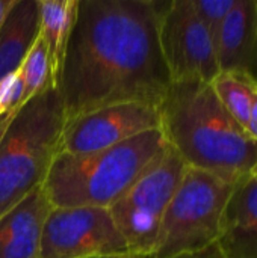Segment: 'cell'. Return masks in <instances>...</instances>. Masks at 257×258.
Wrapping results in <instances>:
<instances>
[{"label": "cell", "instance_id": "cell-1", "mask_svg": "<svg viewBox=\"0 0 257 258\" xmlns=\"http://www.w3.org/2000/svg\"><path fill=\"white\" fill-rule=\"evenodd\" d=\"M161 8L155 0H77L58 85L65 121L120 103L159 107L171 85Z\"/></svg>", "mask_w": 257, "mask_h": 258}, {"label": "cell", "instance_id": "cell-2", "mask_svg": "<svg viewBox=\"0 0 257 258\" xmlns=\"http://www.w3.org/2000/svg\"><path fill=\"white\" fill-rule=\"evenodd\" d=\"M158 109L165 141L186 166L229 184L250 175L257 142L223 107L211 83L171 82Z\"/></svg>", "mask_w": 257, "mask_h": 258}, {"label": "cell", "instance_id": "cell-3", "mask_svg": "<svg viewBox=\"0 0 257 258\" xmlns=\"http://www.w3.org/2000/svg\"><path fill=\"white\" fill-rule=\"evenodd\" d=\"M168 148L161 128L88 153H59L42 186L56 209L112 207Z\"/></svg>", "mask_w": 257, "mask_h": 258}, {"label": "cell", "instance_id": "cell-4", "mask_svg": "<svg viewBox=\"0 0 257 258\" xmlns=\"http://www.w3.org/2000/svg\"><path fill=\"white\" fill-rule=\"evenodd\" d=\"M65 112L58 88L23 104L0 139V218L41 189L61 153Z\"/></svg>", "mask_w": 257, "mask_h": 258}, {"label": "cell", "instance_id": "cell-5", "mask_svg": "<svg viewBox=\"0 0 257 258\" xmlns=\"http://www.w3.org/2000/svg\"><path fill=\"white\" fill-rule=\"evenodd\" d=\"M233 186L206 171L186 166L148 258H174L215 245Z\"/></svg>", "mask_w": 257, "mask_h": 258}, {"label": "cell", "instance_id": "cell-6", "mask_svg": "<svg viewBox=\"0 0 257 258\" xmlns=\"http://www.w3.org/2000/svg\"><path fill=\"white\" fill-rule=\"evenodd\" d=\"M185 171L186 163L168 145L161 159L109 207L130 254L144 258L151 255L164 213Z\"/></svg>", "mask_w": 257, "mask_h": 258}, {"label": "cell", "instance_id": "cell-7", "mask_svg": "<svg viewBox=\"0 0 257 258\" xmlns=\"http://www.w3.org/2000/svg\"><path fill=\"white\" fill-rule=\"evenodd\" d=\"M129 246L109 209L67 207L50 212L41 236V258L126 255Z\"/></svg>", "mask_w": 257, "mask_h": 258}, {"label": "cell", "instance_id": "cell-8", "mask_svg": "<svg viewBox=\"0 0 257 258\" xmlns=\"http://www.w3.org/2000/svg\"><path fill=\"white\" fill-rule=\"evenodd\" d=\"M159 42L171 82L212 83L220 73L214 41L192 0L162 2Z\"/></svg>", "mask_w": 257, "mask_h": 258}, {"label": "cell", "instance_id": "cell-9", "mask_svg": "<svg viewBox=\"0 0 257 258\" xmlns=\"http://www.w3.org/2000/svg\"><path fill=\"white\" fill-rule=\"evenodd\" d=\"M155 128H161L158 107L135 101L112 104L65 121L61 151L88 154Z\"/></svg>", "mask_w": 257, "mask_h": 258}, {"label": "cell", "instance_id": "cell-10", "mask_svg": "<svg viewBox=\"0 0 257 258\" xmlns=\"http://www.w3.org/2000/svg\"><path fill=\"white\" fill-rule=\"evenodd\" d=\"M53 210L44 189H36L0 218V258H41V236Z\"/></svg>", "mask_w": 257, "mask_h": 258}, {"label": "cell", "instance_id": "cell-11", "mask_svg": "<svg viewBox=\"0 0 257 258\" xmlns=\"http://www.w3.org/2000/svg\"><path fill=\"white\" fill-rule=\"evenodd\" d=\"M220 71L245 73L257 79L256 0H236L215 39Z\"/></svg>", "mask_w": 257, "mask_h": 258}, {"label": "cell", "instance_id": "cell-12", "mask_svg": "<svg viewBox=\"0 0 257 258\" xmlns=\"http://www.w3.org/2000/svg\"><path fill=\"white\" fill-rule=\"evenodd\" d=\"M217 245L226 258H257V183L250 175L233 186Z\"/></svg>", "mask_w": 257, "mask_h": 258}, {"label": "cell", "instance_id": "cell-13", "mask_svg": "<svg viewBox=\"0 0 257 258\" xmlns=\"http://www.w3.org/2000/svg\"><path fill=\"white\" fill-rule=\"evenodd\" d=\"M39 0H15L0 26V82L20 70L39 36Z\"/></svg>", "mask_w": 257, "mask_h": 258}, {"label": "cell", "instance_id": "cell-14", "mask_svg": "<svg viewBox=\"0 0 257 258\" xmlns=\"http://www.w3.org/2000/svg\"><path fill=\"white\" fill-rule=\"evenodd\" d=\"M77 0H39V38L42 39L55 88L59 85L64 56L74 24Z\"/></svg>", "mask_w": 257, "mask_h": 258}, {"label": "cell", "instance_id": "cell-15", "mask_svg": "<svg viewBox=\"0 0 257 258\" xmlns=\"http://www.w3.org/2000/svg\"><path fill=\"white\" fill-rule=\"evenodd\" d=\"M211 86L223 107L247 130L250 113L257 100V79L245 73L220 71Z\"/></svg>", "mask_w": 257, "mask_h": 258}, {"label": "cell", "instance_id": "cell-16", "mask_svg": "<svg viewBox=\"0 0 257 258\" xmlns=\"http://www.w3.org/2000/svg\"><path fill=\"white\" fill-rule=\"evenodd\" d=\"M20 73L24 83L23 104H26L33 97L42 94L48 88H55L52 79V70L48 62V54L42 39L38 36L26 59L20 67Z\"/></svg>", "mask_w": 257, "mask_h": 258}, {"label": "cell", "instance_id": "cell-17", "mask_svg": "<svg viewBox=\"0 0 257 258\" xmlns=\"http://www.w3.org/2000/svg\"><path fill=\"white\" fill-rule=\"evenodd\" d=\"M236 0H192V6L200 17V20L204 23L206 29L211 33V38L214 41L218 36V32L221 29L223 21L235 6Z\"/></svg>", "mask_w": 257, "mask_h": 258}, {"label": "cell", "instance_id": "cell-18", "mask_svg": "<svg viewBox=\"0 0 257 258\" xmlns=\"http://www.w3.org/2000/svg\"><path fill=\"white\" fill-rule=\"evenodd\" d=\"M24 83L20 70L0 82V116L12 118L23 106Z\"/></svg>", "mask_w": 257, "mask_h": 258}, {"label": "cell", "instance_id": "cell-19", "mask_svg": "<svg viewBox=\"0 0 257 258\" xmlns=\"http://www.w3.org/2000/svg\"><path fill=\"white\" fill-rule=\"evenodd\" d=\"M174 258H226L223 255L221 249L218 248V245H212L203 251H198V252H192V254H183V255H179V257Z\"/></svg>", "mask_w": 257, "mask_h": 258}, {"label": "cell", "instance_id": "cell-20", "mask_svg": "<svg viewBox=\"0 0 257 258\" xmlns=\"http://www.w3.org/2000/svg\"><path fill=\"white\" fill-rule=\"evenodd\" d=\"M247 133L257 142V100L251 109L250 113V119H248V125H247Z\"/></svg>", "mask_w": 257, "mask_h": 258}, {"label": "cell", "instance_id": "cell-21", "mask_svg": "<svg viewBox=\"0 0 257 258\" xmlns=\"http://www.w3.org/2000/svg\"><path fill=\"white\" fill-rule=\"evenodd\" d=\"M14 3H15V0H0V26L5 21L11 8L14 6Z\"/></svg>", "mask_w": 257, "mask_h": 258}, {"label": "cell", "instance_id": "cell-22", "mask_svg": "<svg viewBox=\"0 0 257 258\" xmlns=\"http://www.w3.org/2000/svg\"><path fill=\"white\" fill-rule=\"evenodd\" d=\"M11 119L12 118H2L0 116V139H2V136H3V133H5V130H6V127H8Z\"/></svg>", "mask_w": 257, "mask_h": 258}, {"label": "cell", "instance_id": "cell-23", "mask_svg": "<svg viewBox=\"0 0 257 258\" xmlns=\"http://www.w3.org/2000/svg\"><path fill=\"white\" fill-rule=\"evenodd\" d=\"M89 258H144L136 257L133 254H126V255H100V257H89Z\"/></svg>", "mask_w": 257, "mask_h": 258}, {"label": "cell", "instance_id": "cell-24", "mask_svg": "<svg viewBox=\"0 0 257 258\" xmlns=\"http://www.w3.org/2000/svg\"><path fill=\"white\" fill-rule=\"evenodd\" d=\"M250 177H251V178H253V180L257 183V162H256V165H254V168H253V169H251V172H250Z\"/></svg>", "mask_w": 257, "mask_h": 258}, {"label": "cell", "instance_id": "cell-25", "mask_svg": "<svg viewBox=\"0 0 257 258\" xmlns=\"http://www.w3.org/2000/svg\"><path fill=\"white\" fill-rule=\"evenodd\" d=\"M256 9H257V0H256Z\"/></svg>", "mask_w": 257, "mask_h": 258}]
</instances>
